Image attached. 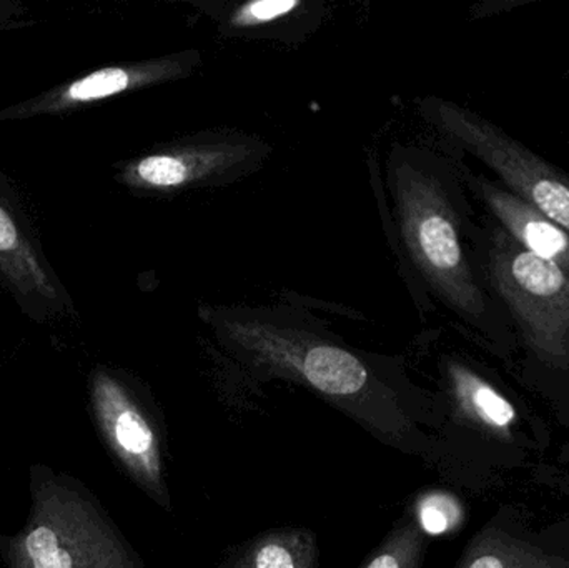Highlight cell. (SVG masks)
<instances>
[{
	"instance_id": "obj_12",
	"label": "cell",
	"mask_w": 569,
	"mask_h": 568,
	"mask_svg": "<svg viewBox=\"0 0 569 568\" xmlns=\"http://www.w3.org/2000/svg\"><path fill=\"white\" fill-rule=\"evenodd\" d=\"M423 549L420 520L415 516L401 517L360 568H420Z\"/></svg>"
},
{
	"instance_id": "obj_3",
	"label": "cell",
	"mask_w": 569,
	"mask_h": 568,
	"mask_svg": "<svg viewBox=\"0 0 569 568\" xmlns=\"http://www.w3.org/2000/svg\"><path fill=\"white\" fill-rule=\"evenodd\" d=\"M7 568H146L89 489L36 467L26 526L3 547Z\"/></svg>"
},
{
	"instance_id": "obj_13",
	"label": "cell",
	"mask_w": 569,
	"mask_h": 568,
	"mask_svg": "<svg viewBox=\"0 0 569 568\" xmlns=\"http://www.w3.org/2000/svg\"><path fill=\"white\" fill-rule=\"evenodd\" d=\"M303 6L301 0H252L232 10L229 26L239 30L262 29L290 19Z\"/></svg>"
},
{
	"instance_id": "obj_6",
	"label": "cell",
	"mask_w": 569,
	"mask_h": 568,
	"mask_svg": "<svg viewBox=\"0 0 569 568\" xmlns=\"http://www.w3.org/2000/svg\"><path fill=\"white\" fill-rule=\"evenodd\" d=\"M495 289L537 349L561 353L569 346V272L518 246L505 230L491 236Z\"/></svg>"
},
{
	"instance_id": "obj_10",
	"label": "cell",
	"mask_w": 569,
	"mask_h": 568,
	"mask_svg": "<svg viewBox=\"0 0 569 568\" xmlns=\"http://www.w3.org/2000/svg\"><path fill=\"white\" fill-rule=\"evenodd\" d=\"M0 276L27 303L62 309L63 296L22 227L0 202Z\"/></svg>"
},
{
	"instance_id": "obj_4",
	"label": "cell",
	"mask_w": 569,
	"mask_h": 568,
	"mask_svg": "<svg viewBox=\"0 0 569 568\" xmlns=\"http://www.w3.org/2000/svg\"><path fill=\"white\" fill-rule=\"evenodd\" d=\"M425 117L448 139L490 167L510 192L569 233V176L500 127L440 99L421 102Z\"/></svg>"
},
{
	"instance_id": "obj_5",
	"label": "cell",
	"mask_w": 569,
	"mask_h": 568,
	"mask_svg": "<svg viewBox=\"0 0 569 568\" xmlns=\"http://www.w3.org/2000/svg\"><path fill=\"white\" fill-rule=\"evenodd\" d=\"M90 407L107 449L123 472L157 506L170 512L166 437L152 403L139 387L109 369L90 376Z\"/></svg>"
},
{
	"instance_id": "obj_7",
	"label": "cell",
	"mask_w": 569,
	"mask_h": 568,
	"mask_svg": "<svg viewBox=\"0 0 569 568\" xmlns=\"http://www.w3.org/2000/svg\"><path fill=\"white\" fill-rule=\"evenodd\" d=\"M269 146L242 133H206L127 163L122 180L142 192L220 186L256 169Z\"/></svg>"
},
{
	"instance_id": "obj_14",
	"label": "cell",
	"mask_w": 569,
	"mask_h": 568,
	"mask_svg": "<svg viewBox=\"0 0 569 568\" xmlns=\"http://www.w3.org/2000/svg\"><path fill=\"white\" fill-rule=\"evenodd\" d=\"M16 16V12H13V6L9 2H0V22H2L3 19H9V17Z\"/></svg>"
},
{
	"instance_id": "obj_2",
	"label": "cell",
	"mask_w": 569,
	"mask_h": 568,
	"mask_svg": "<svg viewBox=\"0 0 569 568\" xmlns=\"http://www.w3.org/2000/svg\"><path fill=\"white\" fill-rule=\"evenodd\" d=\"M391 237L418 279L463 319H483L487 296L475 276L461 217L433 157L395 146L387 160Z\"/></svg>"
},
{
	"instance_id": "obj_11",
	"label": "cell",
	"mask_w": 569,
	"mask_h": 568,
	"mask_svg": "<svg viewBox=\"0 0 569 568\" xmlns=\"http://www.w3.org/2000/svg\"><path fill=\"white\" fill-rule=\"evenodd\" d=\"M216 568H320V546L303 526L277 527L227 554Z\"/></svg>"
},
{
	"instance_id": "obj_1",
	"label": "cell",
	"mask_w": 569,
	"mask_h": 568,
	"mask_svg": "<svg viewBox=\"0 0 569 568\" xmlns=\"http://www.w3.org/2000/svg\"><path fill=\"white\" fill-rule=\"evenodd\" d=\"M207 323L246 380L297 383L385 446L420 452L417 393L398 360L355 349L317 320L283 307L212 310Z\"/></svg>"
},
{
	"instance_id": "obj_8",
	"label": "cell",
	"mask_w": 569,
	"mask_h": 568,
	"mask_svg": "<svg viewBox=\"0 0 569 568\" xmlns=\"http://www.w3.org/2000/svg\"><path fill=\"white\" fill-rule=\"evenodd\" d=\"M199 62V53L182 52L143 60V62L102 67L73 82L63 83L36 99L27 100L26 103L3 110L0 113V120L29 119L42 113H60L79 109L120 93L133 92V90L189 76Z\"/></svg>"
},
{
	"instance_id": "obj_9",
	"label": "cell",
	"mask_w": 569,
	"mask_h": 568,
	"mask_svg": "<svg viewBox=\"0 0 569 568\" xmlns=\"http://www.w3.org/2000/svg\"><path fill=\"white\" fill-rule=\"evenodd\" d=\"M475 190L501 229L528 252L551 260L569 272V233L507 187L475 180Z\"/></svg>"
}]
</instances>
